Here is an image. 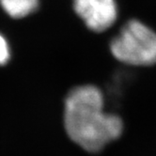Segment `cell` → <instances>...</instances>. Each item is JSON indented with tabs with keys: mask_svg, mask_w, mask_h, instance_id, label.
Wrapping results in <instances>:
<instances>
[{
	"mask_svg": "<svg viewBox=\"0 0 156 156\" xmlns=\"http://www.w3.org/2000/svg\"><path fill=\"white\" fill-rule=\"evenodd\" d=\"M64 126L68 136L83 150L101 151L119 138L123 124L119 117L104 112V96L95 86L72 90L65 100Z\"/></svg>",
	"mask_w": 156,
	"mask_h": 156,
	"instance_id": "obj_1",
	"label": "cell"
},
{
	"mask_svg": "<svg viewBox=\"0 0 156 156\" xmlns=\"http://www.w3.org/2000/svg\"><path fill=\"white\" fill-rule=\"evenodd\" d=\"M120 62L132 66L156 64V33L137 20L129 21L110 43Z\"/></svg>",
	"mask_w": 156,
	"mask_h": 156,
	"instance_id": "obj_2",
	"label": "cell"
},
{
	"mask_svg": "<svg viewBox=\"0 0 156 156\" xmlns=\"http://www.w3.org/2000/svg\"><path fill=\"white\" fill-rule=\"evenodd\" d=\"M3 9L12 18H24L38 9L39 0H0Z\"/></svg>",
	"mask_w": 156,
	"mask_h": 156,
	"instance_id": "obj_4",
	"label": "cell"
},
{
	"mask_svg": "<svg viewBox=\"0 0 156 156\" xmlns=\"http://www.w3.org/2000/svg\"><path fill=\"white\" fill-rule=\"evenodd\" d=\"M9 59V47L6 39L0 34V65H5Z\"/></svg>",
	"mask_w": 156,
	"mask_h": 156,
	"instance_id": "obj_5",
	"label": "cell"
},
{
	"mask_svg": "<svg viewBox=\"0 0 156 156\" xmlns=\"http://www.w3.org/2000/svg\"><path fill=\"white\" fill-rule=\"evenodd\" d=\"M73 8L86 26L95 32L108 29L118 16L115 0H73Z\"/></svg>",
	"mask_w": 156,
	"mask_h": 156,
	"instance_id": "obj_3",
	"label": "cell"
}]
</instances>
